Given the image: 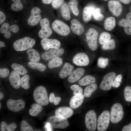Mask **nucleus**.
I'll list each match as a JSON object with an SVG mask.
<instances>
[{"instance_id":"obj_1","label":"nucleus","mask_w":131,"mask_h":131,"mask_svg":"<svg viewBox=\"0 0 131 131\" xmlns=\"http://www.w3.org/2000/svg\"><path fill=\"white\" fill-rule=\"evenodd\" d=\"M120 68L112 69L105 74L99 85V88L103 90H108L112 87L113 82Z\"/></svg>"},{"instance_id":"obj_2","label":"nucleus","mask_w":131,"mask_h":131,"mask_svg":"<svg viewBox=\"0 0 131 131\" xmlns=\"http://www.w3.org/2000/svg\"><path fill=\"white\" fill-rule=\"evenodd\" d=\"M33 96L35 102L41 106H46L49 103L47 91L43 86H39L35 88L33 92Z\"/></svg>"},{"instance_id":"obj_3","label":"nucleus","mask_w":131,"mask_h":131,"mask_svg":"<svg viewBox=\"0 0 131 131\" xmlns=\"http://www.w3.org/2000/svg\"><path fill=\"white\" fill-rule=\"evenodd\" d=\"M35 42L34 39L26 37L15 41L13 44V46L16 51H24L32 48Z\"/></svg>"},{"instance_id":"obj_4","label":"nucleus","mask_w":131,"mask_h":131,"mask_svg":"<svg viewBox=\"0 0 131 131\" xmlns=\"http://www.w3.org/2000/svg\"><path fill=\"white\" fill-rule=\"evenodd\" d=\"M98 33L94 28H91L87 31L86 34V40L88 46L91 50H96L98 48Z\"/></svg>"},{"instance_id":"obj_5","label":"nucleus","mask_w":131,"mask_h":131,"mask_svg":"<svg viewBox=\"0 0 131 131\" xmlns=\"http://www.w3.org/2000/svg\"><path fill=\"white\" fill-rule=\"evenodd\" d=\"M47 122L50 124L52 128L63 129L69 125L67 118L60 116H50L47 119Z\"/></svg>"},{"instance_id":"obj_6","label":"nucleus","mask_w":131,"mask_h":131,"mask_svg":"<svg viewBox=\"0 0 131 131\" xmlns=\"http://www.w3.org/2000/svg\"><path fill=\"white\" fill-rule=\"evenodd\" d=\"M124 112L122 106L119 103L114 104L111 107L110 113V119L113 123H117L122 119Z\"/></svg>"},{"instance_id":"obj_7","label":"nucleus","mask_w":131,"mask_h":131,"mask_svg":"<svg viewBox=\"0 0 131 131\" xmlns=\"http://www.w3.org/2000/svg\"><path fill=\"white\" fill-rule=\"evenodd\" d=\"M51 26L53 30L60 35L66 36L70 33V30L69 26L60 20H55L52 23Z\"/></svg>"},{"instance_id":"obj_8","label":"nucleus","mask_w":131,"mask_h":131,"mask_svg":"<svg viewBox=\"0 0 131 131\" xmlns=\"http://www.w3.org/2000/svg\"><path fill=\"white\" fill-rule=\"evenodd\" d=\"M110 115L107 110L103 111L99 116L97 121V129L98 131H105L109 124Z\"/></svg>"},{"instance_id":"obj_9","label":"nucleus","mask_w":131,"mask_h":131,"mask_svg":"<svg viewBox=\"0 0 131 131\" xmlns=\"http://www.w3.org/2000/svg\"><path fill=\"white\" fill-rule=\"evenodd\" d=\"M85 123L88 130L93 131L95 130L97 126V115L95 112L92 110L89 111L85 117Z\"/></svg>"},{"instance_id":"obj_10","label":"nucleus","mask_w":131,"mask_h":131,"mask_svg":"<svg viewBox=\"0 0 131 131\" xmlns=\"http://www.w3.org/2000/svg\"><path fill=\"white\" fill-rule=\"evenodd\" d=\"M40 24L41 29L38 33L39 37L42 39L48 38L52 33L49 20L46 18H43L40 21Z\"/></svg>"},{"instance_id":"obj_11","label":"nucleus","mask_w":131,"mask_h":131,"mask_svg":"<svg viewBox=\"0 0 131 131\" xmlns=\"http://www.w3.org/2000/svg\"><path fill=\"white\" fill-rule=\"evenodd\" d=\"M72 62L77 66H86L89 64L90 60L89 57L86 53L84 52H80L74 56Z\"/></svg>"},{"instance_id":"obj_12","label":"nucleus","mask_w":131,"mask_h":131,"mask_svg":"<svg viewBox=\"0 0 131 131\" xmlns=\"http://www.w3.org/2000/svg\"><path fill=\"white\" fill-rule=\"evenodd\" d=\"M41 10L39 8L35 7L33 8L31 11V14L27 20V23L30 26H33L37 25L41 20L40 15Z\"/></svg>"},{"instance_id":"obj_13","label":"nucleus","mask_w":131,"mask_h":131,"mask_svg":"<svg viewBox=\"0 0 131 131\" xmlns=\"http://www.w3.org/2000/svg\"><path fill=\"white\" fill-rule=\"evenodd\" d=\"M6 105L10 111L17 112L24 108L25 103L22 100L19 99L16 100L10 99L7 101Z\"/></svg>"},{"instance_id":"obj_14","label":"nucleus","mask_w":131,"mask_h":131,"mask_svg":"<svg viewBox=\"0 0 131 131\" xmlns=\"http://www.w3.org/2000/svg\"><path fill=\"white\" fill-rule=\"evenodd\" d=\"M41 44L43 49L46 50L50 49H59L61 45L60 42L58 40L47 38L42 39L41 41Z\"/></svg>"},{"instance_id":"obj_15","label":"nucleus","mask_w":131,"mask_h":131,"mask_svg":"<svg viewBox=\"0 0 131 131\" xmlns=\"http://www.w3.org/2000/svg\"><path fill=\"white\" fill-rule=\"evenodd\" d=\"M108 9L115 16L118 17L121 14L123 11L122 6L118 1L112 0L108 2Z\"/></svg>"},{"instance_id":"obj_16","label":"nucleus","mask_w":131,"mask_h":131,"mask_svg":"<svg viewBox=\"0 0 131 131\" xmlns=\"http://www.w3.org/2000/svg\"><path fill=\"white\" fill-rule=\"evenodd\" d=\"M64 52V49L62 48L57 49H51L43 53L41 57L43 59L48 60L61 56Z\"/></svg>"},{"instance_id":"obj_17","label":"nucleus","mask_w":131,"mask_h":131,"mask_svg":"<svg viewBox=\"0 0 131 131\" xmlns=\"http://www.w3.org/2000/svg\"><path fill=\"white\" fill-rule=\"evenodd\" d=\"M70 27L72 32L78 35H81L84 31L83 25L79 21L76 19H73L71 21Z\"/></svg>"},{"instance_id":"obj_18","label":"nucleus","mask_w":131,"mask_h":131,"mask_svg":"<svg viewBox=\"0 0 131 131\" xmlns=\"http://www.w3.org/2000/svg\"><path fill=\"white\" fill-rule=\"evenodd\" d=\"M112 57L110 56L107 55L99 57L97 60V67L100 69H106L108 67L110 64V59Z\"/></svg>"},{"instance_id":"obj_19","label":"nucleus","mask_w":131,"mask_h":131,"mask_svg":"<svg viewBox=\"0 0 131 131\" xmlns=\"http://www.w3.org/2000/svg\"><path fill=\"white\" fill-rule=\"evenodd\" d=\"M85 69L81 67L76 68L69 75L68 79L70 83L74 82L80 79L84 74Z\"/></svg>"},{"instance_id":"obj_20","label":"nucleus","mask_w":131,"mask_h":131,"mask_svg":"<svg viewBox=\"0 0 131 131\" xmlns=\"http://www.w3.org/2000/svg\"><path fill=\"white\" fill-rule=\"evenodd\" d=\"M73 114V111L70 108L67 107H59L55 111V115L60 116L67 118L71 117Z\"/></svg>"},{"instance_id":"obj_21","label":"nucleus","mask_w":131,"mask_h":131,"mask_svg":"<svg viewBox=\"0 0 131 131\" xmlns=\"http://www.w3.org/2000/svg\"><path fill=\"white\" fill-rule=\"evenodd\" d=\"M74 69L73 66L68 62L65 63L59 72V75L60 78H64L70 75Z\"/></svg>"},{"instance_id":"obj_22","label":"nucleus","mask_w":131,"mask_h":131,"mask_svg":"<svg viewBox=\"0 0 131 131\" xmlns=\"http://www.w3.org/2000/svg\"><path fill=\"white\" fill-rule=\"evenodd\" d=\"M20 79L19 74L14 71H12L9 76V79L11 85L16 89H18L20 87Z\"/></svg>"},{"instance_id":"obj_23","label":"nucleus","mask_w":131,"mask_h":131,"mask_svg":"<svg viewBox=\"0 0 131 131\" xmlns=\"http://www.w3.org/2000/svg\"><path fill=\"white\" fill-rule=\"evenodd\" d=\"M84 96L82 94L80 95L73 96L71 99L69 104L72 108L76 109L80 106L82 103Z\"/></svg>"},{"instance_id":"obj_24","label":"nucleus","mask_w":131,"mask_h":131,"mask_svg":"<svg viewBox=\"0 0 131 131\" xmlns=\"http://www.w3.org/2000/svg\"><path fill=\"white\" fill-rule=\"evenodd\" d=\"M116 47V42L114 39H111L104 44L101 46L102 50L107 53L112 52L115 50Z\"/></svg>"},{"instance_id":"obj_25","label":"nucleus","mask_w":131,"mask_h":131,"mask_svg":"<svg viewBox=\"0 0 131 131\" xmlns=\"http://www.w3.org/2000/svg\"><path fill=\"white\" fill-rule=\"evenodd\" d=\"M28 59L31 62H37L40 59V56L38 52L35 49L30 48L26 51Z\"/></svg>"},{"instance_id":"obj_26","label":"nucleus","mask_w":131,"mask_h":131,"mask_svg":"<svg viewBox=\"0 0 131 131\" xmlns=\"http://www.w3.org/2000/svg\"><path fill=\"white\" fill-rule=\"evenodd\" d=\"M93 7L86 6L84 8L82 12V19L84 22H88L91 19Z\"/></svg>"},{"instance_id":"obj_27","label":"nucleus","mask_w":131,"mask_h":131,"mask_svg":"<svg viewBox=\"0 0 131 131\" xmlns=\"http://www.w3.org/2000/svg\"><path fill=\"white\" fill-rule=\"evenodd\" d=\"M116 25L115 20L114 18L109 17L105 20L104 27L105 29L107 31H110L113 29Z\"/></svg>"},{"instance_id":"obj_28","label":"nucleus","mask_w":131,"mask_h":131,"mask_svg":"<svg viewBox=\"0 0 131 131\" xmlns=\"http://www.w3.org/2000/svg\"><path fill=\"white\" fill-rule=\"evenodd\" d=\"M118 25L123 27L125 33L128 35H131V25L126 19L123 18L120 20L118 23Z\"/></svg>"},{"instance_id":"obj_29","label":"nucleus","mask_w":131,"mask_h":131,"mask_svg":"<svg viewBox=\"0 0 131 131\" xmlns=\"http://www.w3.org/2000/svg\"><path fill=\"white\" fill-rule=\"evenodd\" d=\"M95 77L90 75H87L80 80L79 84L81 86H85L95 83L96 82Z\"/></svg>"},{"instance_id":"obj_30","label":"nucleus","mask_w":131,"mask_h":131,"mask_svg":"<svg viewBox=\"0 0 131 131\" xmlns=\"http://www.w3.org/2000/svg\"><path fill=\"white\" fill-rule=\"evenodd\" d=\"M60 11L62 16L66 20H69L71 16L69 8L66 3L63 4L60 8Z\"/></svg>"},{"instance_id":"obj_31","label":"nucleus","mask_w":131,"mask_h":131,"mask_svg":"<svg viewBox=\"0 0 131 131\" xmlns=\"http://www.w3.org/2000/svg\"><path fill=\"white\" fill-rule=\"evenodd\" d=\"M28 65L30 68L41 72L44 71L46 68L44 65L39 62H29L28 63Z\"/></svg>"},{"instance_id":"obj_32","label":"nucleus","mask_w":131,"mask_h":131,"mask_svg":"<svg viewBox=\"0 0 131 131\" xmlns=\"http://www.w3.org/2000/svg\"><path fill=\"white\" fill-rule=\"evenodd\" d=\"M63 63L62 59L59 57L52 59L48 64V66L50 69L57 67L60 66Z\"/></svg>"},{"instance_id":"obj_33","label":"nucleus","mask_w":131,"mask_h":131,"mask_svg":"<svg viewBox=\"0 0 131 131\" xmlns=\"http://www.w3.org/2000/svg\"><path fill=\"white\" fill-rule=\"evenodd\" d=\"M31 107L32 108L29 109V113L30 115L33 116H37L42 109L41 106L38 104H33Z\"/></svg>"},{"instance_id":"obj_34","label":"nucleus","mask_w":131,"mask_h":131,"mask_svg":"<svg viewBox=\"0 0 131 131\" xmlns=\"http://www.w3.org/2000/svg\"><path fill=\"white\" fill-rule=\"evenodd\" d=\"M17 127L16 124L15 123L8 124L5 122L3 121L0 124V130L1 131H14Z\"/></svg>"},{"instance_id":"obj_35","label":"nucleus","mask_w":131,"mask_h":131,"mask_svg":"<svg viewBox=\"0 0 131 131\" xmlns=\"http://www.w3.org/2000/svg\"><path fill=\"white\" fill-rule=\"evenodd\" d=\"M97 87V85L94 83L87 86L84 90V96L86 98L90 97L92 93L96 90Z\"/></svg>"},{"instance_id":"obj_36","label":"nucleus","mask_w":131,"mask_h":131,"mask_svg":"<svg viewBox=\"0 0 131 131\" xmlns=\"http://www.w3.org/2000/svg\"><path fill=\"white\" fill-rule=\"evenodd\" d=\"M11 66V68L20 75H24L27 72L26 69L22 65L14 63Z\"/></svg>"},{"instance_id":"obj_37","label":"nucleus","mask_w":131,"mask_h":131,"mask_svg":"<svg viewBox=\"0 0 131 131\" xmlns=\"http://www.w3.org/2000/svg\"><path fill=\"white\" fill-rule=\"evenodd\" d=\"M111 39V36L109 33L104 32L102 33L99 36L98 42L102 46Z\"/></svg>"},{"instance_id":"obj_38","label":"nucleus","mask_w":131,"mask_h":131,"mask_svg":"<svg viewBox=\"0 0 131 131\" xmlns=\"http://www.w3.org/2000/svg\"><path fill=\"white\" fill-rule=\"evenodd\" d=\"M30 77L27 74L24 75L21 78L20 80V84L21 87L25 90L28 89L30 88L29 82L30 80Z\"/></svg>"},{"instance_id":"obj_39","label":"nucleus","mask_w":131,"mask_h":131,"mask_svg":"<svg viewBox=\"0 0 131 131\" xmlns=\"http://www.w3.org/2000/svg\"><path fill=\"white\" fill-rule=\"evenodd\" d=\"M101 9L98 8L93 7L92 15L94 19L96 21H101L104 17L103 15L100 13Z\"/></svg>"},{"instance_id":"obj_40","label":"nucleus","mask_w":131,"mask_h":131,"mask_svg":"<svg viewBox=\"0 0 131 131\" xmlns=\"http://www.w3.org/2000/svg\"><path fill=\"white\" fill-rule=\"evenodd\" d=\"M69 5L71 8L74 14L76 16L78 15L79 11L78 8V2L77 0H71L69 2Z\"/></svg>"},{"instance_id":"obj_41","label":"nucleus","mask_w":131,"mask_h":131,"mask_svg":"<svg viewBox=\"0 0 131 131\" xmlns=\"http://www.w3.org/2000/svg\"><path fill=\"white\" fill-rule=\"evenodd\" d=\"M14 2L10 6V8L14 11H18L21 10L23 8L21 0H11Z\"/></svg>"},{"instance_id":"obj_42","label":"nucleus","mask_w":131,"mask_h":131,"mask_svg":"<svg viewBox=\"0 0 131 131\" xmlns=\"http://www.w3.org/2000/svg\"><path fill=\"white\" fill-rule=\"evenodd\" d=\"M123 79L122 74L120 73L117 74L116 76L112 85V87L117 88L120 86Z\"/></svg>"},{"instance_id":"obj_43","label":"nucleus","mask_w":131,"mask_h":131,"mask_svg":"<svg viewBox=\"0 0 131 131\" xmlns=\"http://www.w3.org/2000/svg\"><path fill=\"white\" fill-rule=\"evenodd\" d=\"M124 98L125 100L128 102H131V87L126 86L124 91Z\"/></svg>"},{"instance_id":"obj_44","label":"nucleus","mask_w":131,"mask_h":131,"mask_svg":"<svg viewBox=\"0 0 131 131\" xmlns=\"http://www.w3.org/2000/svg\"><path fill=\"white\" fill-rule=\"evenodd\" d=\"M20 129L21 131H33L32 127L26 121L24 120L22 121L21 123Z\"/></svg>"},{"instance_id":"obj_45","label":"nucleus","mask_w":131,"mask_h":131,"mask_svg":"<svg viewBox=\"0 0 131 131\" xmlns=\"http://www.w3.org/2000/svg\"><path fill=\"white\" fill-rule=\"evenodd\" d=\"M49 100L50 102L52 103L53 102L54 104L57 105L60 102L61 98L60 97H55L54 93H51L49 95Z\"/></svg>"},{"instance_id":"obj_46","label":"nucleus","mask_w":131,"mask_h":131,"mask_svg":"<svg viewBox=\"0 0 131 131\" xmlns=\"http://www.w3.org/2000/svg\"><path fill=\"white\" fill-rule=\"evenodd\" d=\"M10 26L8 23L7 22L4 23L0 28V33L5 34L10 33Z\"/></svg>"},{"instance_id":"obj_47","label":"nucleus","mask_w":131,"mask_h":131,"mask_svg":"<svg viewBox=\"0 0 131 131\" xmlns=\"http://www.w3.org/2000/svg\"><path fill=\"white\" fill-rule=\"evenodd\" d=\"M64 0H53L51 2V5L54 8L57 9L63 4Z\"/></svg>"},{"instance_id":"obj_48","label":"nucleus","mask_w":131,"mask_h":131,"mask_svg":"<svg viewBox=\"0 0 131 131\" xmlns=\"http://www.w3.org/2000/svg\"><path fill=\"white\" fill-rule=\"evenodd\" d=\"M9 73L8 69L6 68H1L0 69V76L2 78L7 77Z\"/></svg>"},{"instance_id":"obj_49","label":"nucleus","mask_w":131,"mask_h":131,"mask_svg":"<svg viewBox=\"0 0 131 131\" xmlns=\"http://www.w3.org/2000/svg\"><path fill=\"white\" fill-rule=\"evenodd\" d=\"M10 31L16 33L18 31L19 28L17 25L14 24L10 26Z\"/></svg>"},{"instance_id":"obj_50","label":"nucleus","mask_w":131,"mask_h":131,"mask_svg":"<svg viewBox=\"0 0 131 131\" xmlns=\"http://www.w3.org/2000/svg\"><path fill=\"white\" fill-rule=\"evenodd\" d=\"M82 88L79 87L76 90L73 91V94L75 95H80L82 94Z\"/></svg>"},{"instance_id":"obj_51","label":"nucleus","mask_w":131,"mask_h":131,"mask_svg":"<svg viewBox=\"0 0 131 131\" xmlns=\"http://www.w3.org/2000/svg\"><path fill=\"white\" fill-rule=\"evenodd\" d=\"M6 17L4 13L1 11H0V24H1L4 22Z\"/></svg>"},{"instance_id":"obj_52","label":"nucleus","mask_w":131,"mask_h":131,"mask_svg":"<svg viewBox=\"0 0 131 131\" xmlns=\"http://www.w3.org/2000/svg\"><path fill=\"white\" fill-rule=\"evenodd\" d=\"M44 128L46 131H52V128L51 127L50 124L47 122L45 124Z\"/></svg>"},{"instance_id":"obj_53","label":"nucleus","mask_w":131,"mask_h":131,"mask_svg":"<svg viewBox=\"0 0 131 131\" xmlns=\"http://www.w3.org/2000/svg\"><path fill=\"white\" fill-rule=\"evenodd\" d=\"M122 131H131V123L128 125L124 126Z\"/></svg>"},{"instance_id":"obj_54","label":"nucleus","mask_w":131,"mask_h":131,"mask_svg":"<svg viewBox=\"0 0 131 131\" xmlns=\"http://www.w3.org/2000/svg\"><path fill=\"white\" fill-rule=\"evenodd\" d=\"M125 18L129 22L131 25V13L129 12L128 13L125 17Z\"/></svg>"},{"instance_id":"obj_55","label":"nucleus","mask_w":131,"mask_h":131,"mask_svg":"<svg viewBox=\"0 0 131 131\" xmlns=\"http://www.w3.org/2000/svg\"><path fill=\"white\" fill-rule=\"evenodd\" d=\"M79 87V85L76 84H74L71 86L70 87V88L72 90L74 91Z\"/></svg>"},{"instance_id":"obj_56","label":"nucleus","mask_w":131,"mask_h":131,"mask_svg":"<svg viewBox=\"0 0 131 131\" xmlns=\"http://www.w3.org/2000/svg\"><path fill=\"white\" fill-rule=\"evenodd\" d=\"M121 2L123 3L128 4H129L131 1V0H119Z\"/></svg>"},{"instance_id":"obj_57","label":"nucleus","mask_w":131,"mask_h":131,"mask_svg":"<svg viewBox=\"0 0 131 131\" xmlns=\"http://www.w3.org/2000/svg\"><path fill=\"white\" fill-rule=\"evenodd\" d=\"M53 0H41L42 2L44 4H49L51 3Z\"/></svg>"},{"instance_id":"obj_58","label":"nucleus","mask_w":131,"mask_h":131,"mask_svg":"<svg viewBox=\"0 0 131 131\" xmlns=\"http://www.w3.org/2000/svg\"><path fill=\"white\" fill-rule=\"evenodd\" d=\"M5 43L1 41H0V48L5 47Z\"/></svg>"},{"instance_id":"obj_59","label":"nucleus","mask_w":131,"mask_h":131,"mask_svg":"<svg viewBox=\"0 0 131 131\" xmlns=\"http://www.w3.org/2000/svg\"><path fill=\"white\" fill-rule=\"evenodd\" d=\"M4 98V95L1 92H0V100Z\"/></svg>"},{"instance_id":"obj_60","label":"nucleus","mask_w":131,"mask_h":131,"mask_svg":"<svg viewBox=\"0 0 131 131\" xmlns=\"http://www.w3.org/2000/svg\"><path fill=\"white\" fill-rule=\"evenodd\" d=\"M0 109L1 108V103L0 102Z\"/></svg>"},{"instance_id":"obj_61","label":"nucleus","mask_w":131,"mask_h":131,"mask_svg":"<svg viewBox=\"0 0 131 131\" xmlns=\"http://www.w3.org/2000/svg\"><path fill=\"white\" fill-rule=\"evenodd\" d=\"M104 0V1H107V0Z\"/></svg>"},{"instance_id":"obj_62","label":"nucleus","mask_w":131,"mask_h":131,"mask_svg":"<svg viewBox=\"0 0 131 131\" xmlns=\"http://www.w3.org/2000/svg\"></svg>"}]
</instances>
